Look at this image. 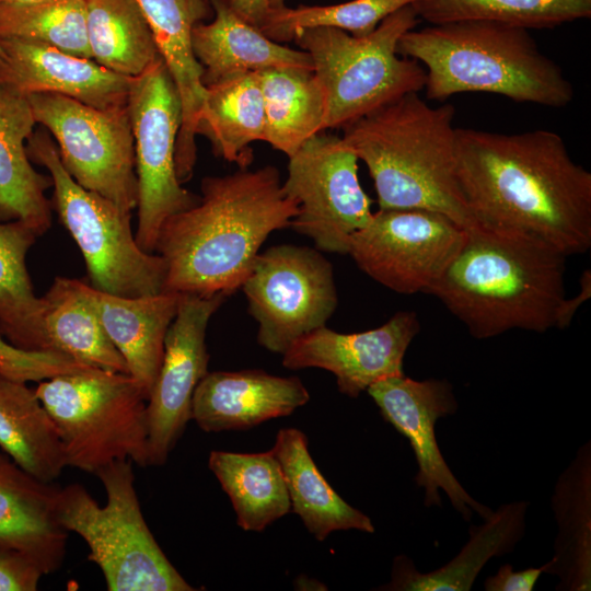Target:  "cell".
<instances>
[{
    "label": "cell",
    "instance_id": "cell-38",
    "mask_svg": "<svg viewBox=\"0 0 591 591\" xmlns=\"http://www.w3.org/2000/svg\"><path fill=\"white\" fill-rule=\"evenodd\" d=\"M88 368L58 352L26 351L11 345L0 333V374L19 382H40Z\"/></svg>",
    "mask_w": 591,
    "mask_h": 591
},
{
    "label": "cell",
    "instance_id": "cell-22",
    "mask_svg": "<svg viewBox=\"0 0 591 591\" xmlns=\"http://www.w3.org/2000/svg\"><path fill=\"white\" fill-rule=\"evenodd\" d=\"M35 125L27 96L0 83V221H22L39 236L51 225L45 192L53 182L34 170L26 151Z\"/></svg>",
    "mask_w": 591,
    "mask_h": 591
},
{
    "label": "cell",
    "instance_id": "cell-19",
    "mask_svg": "<svg viewBox=\"0 0 591 591\" xmlns=\"http://www.w3.org/2000/svg\"><path fill=\"white\" fill-rule=\"evenodd\" d=\"M151 31L161 59L177 89L182 104V125L175 149L179 182L188 181L197 160L196 127L206 86L204 69L197 60L192 32L207 16V0H137Z\"/></svg>",
    "mask_w": 591,
    "mask_h": 591
},
{
    "label": "cell",
    "instance_id": "cell-7",
    "mask_svg": "<svg viewBox=\"0 0 591 591\" xmlns=\"http://www.w3.org/2000/svg\"><path fill=\"white\" fill-rule=\"evenodd\" d=\"M413 4L386 16L368 35L333 27L298 31L293 39L312 60L327 94L326 129L346 125L425 88L426 71L396 50L399 38L416 27Z\"/></svg>",
    "mask_w": 591,
    "mask_h": 591
},
{
    "label": "cell",
    "instance_id": "cell-37",
    "mask_svg": "<svg viewBox=\"0 0 591 591\" xmlns=\"http://www.w3.org/2000/svg\"><path fill=\"white\" fill-rule=\"evenodd\" d=\"M418 0H350L329 5L270 7L259 31L283 43L304 28L333 27L355 36L373 32L390 14Z\"/></svg>",
    "mask_w": 591,
    "mask_h": 591
},
{
    "label": "cell",
    "instance_id": "cell-8",
    "mask_svg": "<svg viewBox=\"0 0 591 591\" xmlns=\"http://www.w3.org/2000/svg\"><path fill=\"white\" fill-rule=\"evenodd\" d=\"M34 390L58 431L67 466L93 475L120 460L149 466L147 397L130 374L90 367Z\"/></svg>",
    "mask_w": 591,
    "mask_h": 591
},
{
    "label": "cell",
    "instance_id": "cell-40",
    "mask_svg": "<svg viewBox=\"0 0 591 591\" xmlns=\"http://www.w3.org/2000/svg\"><path fill=\"white\" fill-rule=\"evenodd\" d=\"M542 573L543 566L514 571L512 565L505 564L485 580L484 588L486 591H532Z\"/></svg>",
    "mask_w": 591,
    "mask_h": 591
},
{
    "label": "cell",
    "instance_id": "cell-35",
    "mask_svg": "<svg viewBox=\"0 0 591 591\" xmlns=\"http://www.w3.org/2000/svg\"><path fill=\"white\" fill-rule=\"evenodd\" d=\"M413 7L430 24L489 20L528 30L553 28L591 16V0H418Z\"/></svg>",
    "mask_w": 591,
    "mask_h": 591
},
{
    "label": "cell",
    "instance_id": "cell-30",
    "mask_svg": "<svg viewBox=\"0 0 591 591\" xmlns=\"http://www.w3.org/2000/svg\"><path fill=\"white\" fill-rule=\"evenodd\" d=\"M196 135L206 137L216 155L247 169L250 144L264 141L265 108L258 72L236 74L206 86Z\"/></svg>",
    "mask_w": 591,
    "mask_h": 591
},
{
    "label": "cell",
    "instance_id": "cell-6",
    "mask_svg": "<svg viewBox=\"0 0 591 591\" xmlns=\"http://www.w3.org/2000/svg\"><path fill=\"white\" fill-rule=\"evenodd\" d=\"M131 460L114 461L95 476L106 503L81 484L59 487L56 515L68 533L88 545V559L102 571L109 591H193L150 531L135 487Z\"/></svg>",
    "mask_w": 591,
    "mask_h": 591
},
{
    "label": "cell",
    "instance_id": "cell-42",
    "mask_svg": "<svg viewBox=\"0 0 591 591\" xmlns=\"http://www.w3.org/2000/svg\"><path fill=\"white\" fill-rule=\"evenodd\" d=\"M231 10L250 24L259 27L268 10L269 0H225Z\"/></svg>",
    "mask_w": 591,
    "mask_h": 591
},
{
    "label": "cell",
    "instance_id": "cell-2",
    "mask_svg": "<svg viewBox=\"0 0 591 591\" xmlns=\"http://www.w3.org/2000/svg\"><path fill=\"white\" fill-rule=\"evenodd\" d=\"M298 212L273 165L205 177L198 202L169 217L159 231L154 253L166 263L163 292L232 294L267 236L290 227Z\"/></svg>",
    "mask_w": 591,
    "mask_h": 591
},
{
    "label": "cell",
    "instance_id": "cell-13",
    "mask_svg": "<svg viewBox=\"0 0 591 591\" xmlns=\"http://www.w3.org/2000/svg\"><path fill=\"white\" fill-rule=\"evenodd\" d=\"M358 161L341 137L323 131L289 157L282 188L299 208L290 227L321 251L348 254L352 235L372 218Z\"/></svg>",
    "mask_w": 591,
    "mask_h": 591
},
{
    "label": "cell",
    "instance_id": "cell-24",
    "mask_svg": "<svg viewBox=\"0 0 591 591\" xmlns=\"http://www.w3.org/2000/svg\"><path fill=\"white\" fill-rule=\"evenodd\" d=\"M210 23L192 32L195 56L204 69L205 86L227 78L268 68L294 66L313 69L310 55L268 38L258 27L235 14L225 0H209Z\"/></svg>",
    "mask_w": 591,
    "mask_h": 591
},
{
    "label": "cell",
    "instance_id": "cell-18",
    "mask_svg": "<svg viewBox=\"0 0 591 591\" xmlns=\"http://www.w3.org/2000/svg\"><path fill=\"white\" fill-rule=\"evenodd\" d=\"M0 83L30 95L54 93L97 108L127 104L131 78L91 58L20 38H0Z\"/></svg>",
    "mask_w": 591,
    "mask_h": 591
},
{
    "label": "cell",
    "instance_id": "cell-10",
    "mask_svg": "<svg viewBox=\"0 0 591 591\" xmlns=\"http://www.w3.org/2000/svg\"><path fill=\"white\" fill-rule=\"evenodd\" d=\"M127 108L138 182L135 237L141 250L154 253L164 221L199 200L182 186L176 174L175 149L182 125V104L161 57L131 78Z\"/></svg>",
    "mask_w": 591,
    "mask_h": 591
},
{
    "label": "cell",
    "instance_id": "cell-26",
    "mask_svg": "<svg viewBox=\"0 0 591 591\" xmlns=\"http://www.w3.org/2000/svg\"><path fill=\"white\" fill-rule=\"evenodd\" d=\"M557 523L554 555L543 572L556 576V590H591V442L581 445L559 475L551 499Z\"/></svg>",
    "mask_w": 591,
    "mask_h": 591
},
{
    "label": "cell",
    "instance_id": "cell-14",
    "mask_svg": "<svg viewBox=\"0 0 591 591\" xmlns=\"http://www.w3.org/2000/svg\"><path fill=\"white\" fill-rule=\"evenodd\" d=\"M465 235V228L440 212L379 209L352 235L348 254L364 274L395 292L429 293Z\"/></svg>",
    "mask_w": 591,
    "mask_h": 591
},
{
    "label": "cell",
    "instance_id": "cell-15",
    "mask_svg": "<svg viewBox=\"0 0 591 591\" xmlns=\"http://www.w3.org/2000/svg\"><path fill=\"white\" fill-rule=\"evenodd\" d=\"M225 296L179 294L162 363L147 401L149 465L161 466L192 420L194 392L208 372L206 331Z\"/></svg>",
    "mask_w": 591,
    "mask_h": 591
},
{
    "label": "cell",
    "instance_id": "cell-41",
    "mask_svg": "<svg viewBox=\"0 0 591 591\" xmlns=\"http://www.w3.org/2000/svg\"><path fill=\"white\" fill-rule=\"evenodd\" d=\"M591 297V271L586 269L580 278V290L570 299L564 298L557 316L556 328L567 327L580 305Z\"/></svg>",
    "mask_w": 591,
    "mask_h": 591
},
{
    "label": "cell",
    "instance_id": "cell-43",
    "mask_svg": "<svg viewBox=\"0 0 591 591\" xmlns=\"http://www.w3.org/2000/svg\"><path fill=\"white\" fill-rule=\"evenodd\" d=\"M38 0H0V3L4 4H28Z\"/></svg>",
    "mask_w": 591,
    "mask_h": 591
},
{
    "label": "cell",
    "instance_id": "cell-17",
    "mask_svg": "<svg viewBox=\"0 0 591 591\" xmlns=\"http://www.w3.org/2000/svg\"><path fill=\"white\" fill-rule=\"evenodd\" d=\"M419 331L412 311L397 312L383 325L361 333L322 326L294 340L282 354V364L291 370H327L336 376L338 391L355 398L382 379L404 374L406 350Z\"/></svg>",
    "mask_w": 591,
    "mask_h": 591
},
{
    "label": "cell",
    "instance_id": "cell-4",
    "mask_svg": "<svg viewBox=\"0 0 591 591\" xmlns=\"http://www.w3.org/2000/svg\"><path fill=\"white\" fill-rule=\"evenodd\" d=\"M454 114L451 104L430 106L409 93L341 128L368 167L379 209L431 210L477 225L459 183Z\"/></svg>",
    "mask_w": 591,
    "mask_h": 591
},
{
    "label": "cell",
    "instance_id": "cell-1",
    "mask_svg": "<svg viewBox=\"0 0 591 591\" xmlns=\"http://www.w3.org/2000/svg\"><path fill=\"white\" fill-rule=\"evenodd\" d=\"M456 158L477 225L531 237L567 257L591 247V173L560 135L456 128Z\"/></svg>",
    "mask_w": 591,
    "mask_h": 591
},
{
    "label": "cell",
    "instance_id": "cell-9",
    "mask_svg": "<svg viewBox=\"0 0 591 591\" xmlns=\"http://www.w3.org/2000/svg\"><path fill=\"white\" fill-rule=\"evenodd\" d=\"M30 160L51 177L53 206L78 244L93 288L137 298L163 292L166 263L157 253L139 247L131 230V212L80 186L63 167L57 146L44 131L28 138Z\"/></svg>",
    "mask_w": 591,
    "mask_h": 591
},
{
    "label": "cell",
    "instance_id": "cell-28",
    "mask_svg": "<svg viewBox=\"0 0 591 591\" xmlns=\"http://www.w3.org/2000/svg\"><path fill=\"white\" fill-rule=\"evenodd\" d=\"M44 302L49 350L84 366L128 373L123 356L109 339L86 293V283L56 277Z\"/></svg>",
    "mask_w": 591,
    "mask_h": 591
},
{
    "label": "cell",
    "instance_id": "cell-36",
    "mask_svg": "<svg viewBox=\"0 0 591 591\" xmlns=\"http://www.w3.org/2000/svg\"><path fill=\"white\" fill-rule=\"evenodd\" d=\"M9 37L46 44L74 56L91 58L85 0L0 3V38Z\"/></svg>",
    "mask_w": 591,
    "mask_h": 591
},
{
    "label": "cell",
    "instance_id": "cell-44",
    "mask_svg": "<svg viewBox=\"0 0 591 591\" xmlns=\"http://www.w3.org/2000/svg\"><path fill=\"white\" fill-rule=\"evenodd\" d=\"M270 7H277L285 4V0H269Z\"/></svg>",
    "mask_w": 591,
    "mask_h": 591
},
{
    "label": "cell",
    "instance_id": "cell-3",
    "mask_svg": "<svg viewBox=\"0 0 591 591\" xmlns=\"http://www.w3.org/2000/svg\"><path fill=\"white\" fill-rule=\"evenodd\" d=\"M567 256L528 236L482 225L465 239L429 293L477 339L556 327Z\"/></svg>",
    "mask_w": 591,
    "mask_h": 591
},
{
    "label": "cell",
    "instance_id": "cell-20",
    "mask_svg": "<svg viewBox=\"0 0 591 591\" xmlns=\"http://www.w3.org/2000/svg\"><path fill=\"white\" fill-rule=\"evenodd\" d=\"M309 399V391L297 376L263 370L207 372L194 392L192 420L206 432L246 430L288 416Z\"/></svg>",
    "mask_w": 591,
    "mask_h": 591
},
{
    "label": "cell",
    "instance_id": "cell-32",
    "mask_svg": "<svg viewBox=\"0 0 591 591\" xmlns=\"http://www.w3.org/2000/svg\"><path fill=\"white\" fill-rule=\"evenodd\" d=\"M36 237L22 221H0V333L20 349L51 352L44 302L35 294L26 268V255Z\"/></svg>",
    "mask_w": 591,
    "mask_h": 591
},
{
    "label": "cell",
    "instance_id": "cell-5",
    "mask_svg": "<svg viewBox=\"0 0 591 591\" xmlns=\"http://www.w3.org/2000/svg\"><path fill=\"white\" fill-rule=\"evenodd\" d=\"M396 50L424 66L429 100L482 92L559 108L573 99L561 67L525 27L489 20L430 24L406 32Z\"/></svg>",
    "mask_w": 591,
    "mask_h": 591
},
{
    "label": "cell",
    "instance_id": "cell-12",
    "mask_svg": "<svg viewBox=\"0 0 591 591\" xmlns=\"http://www.w3.org/2000/svg\"><path fill=\"white\" fill-rule=\"evenodd\" d=\"M241 288L258 324V344L281 355L325 326L338 303L332 264L308 246L280 244L259 253Z\"/></svg>",
    "mask_w": 591,
    "mask_h": 591
},
{
    "label": "cell",
    "instance_id": "cell-21",
    "mask_svg": "<svg viewBox=\"0 0 591 591\" xmlns=\"http://www.w3.org/2000/svg\"><path fill=\"white\" fill-rule=\"evenodd\" d=\"M21 468L0 449V544L33 559L45 575L60 569L68 532L56 515L59 490Z\"/></svg>",
    "mask_w": 591,
    "mask_h": 591
},
{
    "label": "cell",
    "instance_id": "cell-23",
    "mask_svg": "<svg viewBox=\"0 0 591 591\" xmlns=\"http://www.w3.org/2000/svg\"><path fill=\"white\" fill-rule=\"evenodd\" d=\"M86 293L128 374L142 389L147 401L158 376L166 332L173 322L179 294L161 292L127 298L103 292L86 283Z\"/></svg>",
    "mask_w": 591,
    "mask_h": 591
},
{
    "label": "cell",
    "instance_id": "cell-39",
    "mask_svg": "<svg viewBox=\"0 0 591 591\" xmlns=\"http://www.w3.org/2000/svg\"><path fill=\"white\" fill-rule=\"evenodd\" d=\"M43 576L27 555L0 544V591H35Z\"/></svg>",
    "mask_w": 591,
    "mask_h": 591
},
{
    "label": "cell",
    "instance_id": "cell-31",
    "mask_svg": "<svg viewBox=\"0 0 591 591\" xmlns=\"http://www.w3.org/2000/svg\"><path fill=\"white\" fill-rule=\"evenodd\" d=\"M0 449L45 483H55L67 467L58 431L35 390L1 374Z\"/></svg>",
    "mask_w": 591,
    "mask_h": 591
},
{
    "label": "cell",
    "instance_id": "cell-27",
    "mask_svg": "<svg viewBox=\"0 0 591 591\" xmlns=\"http://www.w3.org/2000/svg\"><path fill=\"white\" fill-rule=\"evenodd\" d=\"M308 447V438L301 430L282 428L271 449L283 473L291 510L320 542L334 531L373 533L371 519L334 490L317 468Z\"/></svg>",
    "mask_w": 591,
    "mask_h": 591
},
{
    "label": "cell",
    "instance_id": "cell-45",
    "mask_svg": "<svg viewBox=\"0 0 591 591\" xmlns=\"http://www.w3.org/2000/svg\"><path fill=\"white\" fill-rule=\"evenodd\" d=\"M1 53V51H0Z\"/></svg>",
    "mask_w": 591,
    "mask_h": 591
},
{
    "label": "cell",
    "instance_id": "cell-16",
    "mask_svg": "<svg viewBox=\"0 0 591 591\" xmlns=\"http://www.w3.org/2000/svg\"><path fill=\"white\" fill-rule=\"evenodd\" d=\"M367 392L384 420L409 440L418 465L415 482L425 489V506L441 507V489L465 521L471 520L473 511L486 519L493 510L476 501L459 483L436 439L438 419L457 409L452 385L447 380L417 381L403 374L382 379Z\"/></svg>",
    "mask_w": 591,
    "mask_h": 591
},
{
    "label": "cell",
    "instance_id": "cell-34",
    "mask_svg": "<svg viewBox=\"0 0 591 591\" xmlns=\"http://www.w3.org/2000/svg\"><path fill=\"white\" fill-rule=\"evenodd\" d=\"M91 58L125 77L142 73L160 58L137 0H85Z\"/></svg>",
    "mask_w": 591,
    "mask_h": 591
},
{
    "label": "cell",
    "instance_id": "cell-29",
    "mask_svg": "<svg viewBox=\"0 0 591 591\" xmlns=\"http://www.w3.org/2000/svg\"><path fill=\"white\" fill-rule=\"evenodd\" d=\"M265 108V136L288 158L325 130L327 94L313 69L285 66L258 72Z\"/></svg>",
    "mask_w": 591,
    "mask_h": 591
},
{
    "label": "cell",
    "instance_id": "cell-11",
    "mask_svg": "<svg viewBox=\"0 0 591 591\" xmlns=\"http://www.w3.org/2000/svg\"><path fill=\"white\" fill-rule=\"evenodd\" d=\"M36 124L55 137L61 163L83 188L131 212L138 204L127 104L97 108L54 93L27 95Z\"/></svg>",
    "mask_w": 591,
    "mask_h": 591
},
{
    "label": "cell",
    "instance_id": "cell-33",
    "mask_svg": "<svg viewBox=\"0 0 591 591\" xmlns=\"http://www.w3.org/2000/svg\"><path fill=\"white\" fill-rule=\"evenodd\" d=\"M210 471L229 496L237 525L262 532L291 511L281 466L274 452L235 453L211 451Z\"/></svg>",
    "mask_w": 591,
    "mask_h": 591
},
{
    "label": "cell",
    "instance_id": "cell-25",
    "mask_svg": "<svg viewBox=\"0 0 591 591\" xmlns=\"http://www.w3.org/2000/svg\"><path fill=\"white\" fill-rule=\"evenodd\" d=\"M529 502L513 501L493 511L480 525H471L470 540L444 566L424 573L405 555L393 560L391 580L378 590L468 591L493 557L511 553L525 532Z\"/></svg>",
    "mask_w": 591,
    "mask_h": 591
}]
</instances>
